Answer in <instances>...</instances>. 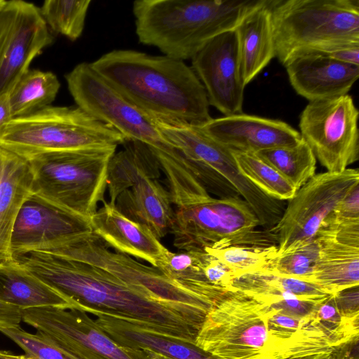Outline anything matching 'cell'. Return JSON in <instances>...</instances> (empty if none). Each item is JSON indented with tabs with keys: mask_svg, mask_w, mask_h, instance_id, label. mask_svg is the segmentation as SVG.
I'll list each match as a JSON object with an SVG mask.
<instances>
[{
	"mask_svg": "<svg viewBox=\"0 0 359 359\" xmlns=\"http://www.w3.org/2000/svg\"><path fill=\"white\" fill-rule=\"evenodd\" d=\"M196 345L217 359H299L342 344L316 316L282 313L231 290L208 312Z\"/></svg>",
	"mask_w": 359,
	"mask_h": 359,
	"instance_id": "cell-1",
	"label": "cell"
},
{
	"mask_svg": "<svg viewBox=\"0 0 359 359\" xmlns=\"http://www.w3.org/2000/svg\"><path fill=\"white\" fill-rule=\"evenodd\" d=\"M15 259L88 314L121 318L193 341L202 325L93 265L41 252H30Z\"/></svg>",
	"mask_w": 359,
	"mask_h": 359,
	"instance_id": "cell-2",
	"label": "cell"
},
{
	"mask_svg": "<svg viewBox=\"0 0 359 359\" xmlns=\"http://www.w3.org/2000/svg\"><path fill=\"white\" fill-rule=\"evenodd\" d=\"M90 65L149 114L196 126L212 118L204 86L182 60L121 49L108 52Z\"/></svg>",
	"mask_w": 359,
	"mask_h": 359,
	"instance_id": "cell-3",
	"label": "cell"
},
{
	"mask_svg": "<svg viewBox=\"0 0 359 359\" xmlns=\"http://www.w3.org/2000/svg\"><path fill=\"white\" fill-rule=\"evenodd\" d=\"M265 0H137L133 4L139 41L164 55L191 59L217 35L235 29Z\"/></svg>",
	"mask_w": 359,
	"mask_h": 359,
	"instance_id": "cell-4",
	"label": "cell"
},
{
	"mask_svg": "<svg viewBox=\"0 0 359 359\" xmlns=\"http://www.w3.org/2000/svg\"><path fill=\"white\" fill-rule=\"evenodd\" d=\"M275 57L359 44L358 0H269Z\"/></svg>",
	"mask_w": 359,
	"mask_h": 359,
	"instance_id": "cell-5",
	"label": "cell"
},
{
	"mask_svg": "<svg viewBox=\"0 0 359 359\" xmlns=\"http://www.w3.org/2000/svg\"><path fill=\"white\" fill-rule=\"evenodd\" d=\"M126 141L117 130L78 107L50 105L13 118L0 130V147L27 161L55 152L117 147Z\"/></svg>",
	"mask_w": 359,
	"mask_h": 359,
	"instance_id": "cell-6",
	"label": "cell"
},
{
	"mask_svg": "<svg viewBox=\"0 0 359 359\" xmlns=\"http://www.w3.org/2000/svg\"><path fill=\"white\" fill-rule=\"evenodd\" d=\"M39 252L104 269L147 298L176 309L201 323L219 302L187 290L167 278L157 268L109 250L104 241L93 231L46 245Z\"/></svg>",
	"mask_w": 359,
	"mask_h": 359,
	"instance_id": "cell-7",
	"label": "cell"
},
{
	"mask_svg": "<svg viewBox=\"0 0 359 359\" xmlns=\"http://www.w3.org/2000/svg\"><path fill=\"white\" fill-rule=\"evenodd\" d=\"M168 142L189 161L207 191L222 194L229 183L247 202L262 226L280 218L283 205L248 181L239 171L230 149L204 132L198 126L151 115Z\"/></svg>",
	"mask_w": 359,
	"mask_h": 359,
	"instance_id": "cell-8",
	"label": "cell"
},
{
	"mask_svg": "<svg viewBox=\"0 0 359 359\" xmlns=\"http://www.w3.org/2000/svg\"><path fill=\"white\" fill-rule=\"evenodd\" d=\"M117 147L47 154L29 161L34 194L61 209L90 218L104 201L109 163Z\"/></svg>",
	"mask_w": 359,
	"mask_h": 359,
	"instance_id": "cell-9",
	"label": "cell"
},
{
	"mask_svg": "<svg viewBox=\"0 0 359 359\" xmlns=\"http://www.w3.org/2000/svg\"><path fill=\"white\" fill-rule=\"evenodd\" d=\"M174 207L170 233L173 245L182 251L229 246H271V233L257 231L259 222L239 196H211Z\"/></svg>",
	"mask_w": 359,
	"mask_h": 359,
	"instance_id": "cell-10",
	"label": "cell"
},
{
	"mask_svg": "<svg viewBox=\"0 0 359 359\" xmlns=\"http://www.w3.org/2000/svg\"><path fill=\"white\" fill-rule=\"evenodd\" d=\"M65 79L77 107L112 127L126 141H139L151 149L172 146L152 116L126 99L90 63L77 65Z\"/></svg>",
	"mask_w": 359,
	"mask_h": 359,
	"instance_id": "cell-11",
	"label": "cell"
},
{
	"mask_svg": "<svg viewBox=\"0 0 359 359\" xmlns=\"http://www.w3.org/2000/svg\"><path fill=\"white\" fill-rule=\"evenodd\" d=\"M359 184L358 169L315 174L297 189L272 229L278 255L312 241L325 219Z\"/></svg>",
	"mask_w": 359,
	"mask_h": 359,
	"instance_id": "cell-12",
	"label": "cell"
},
{
	"mask_svg": "<svg viewBox=\"0 0 359 359\" xmlns=\"http://www.w3.org/2000/svg\"><path fill=\"white\" fill-rule=\"evenodd\" d=\"M358 116L348 94L309 102L302 111L299 133L327 171L344 170L358 160Z\"/></svg>",
	"mask_w": 359,
	"mask_h": 359,
	"instance_id": "cell-13",
	"label": "cell"
},
{
	"mask_svg": "<svg viewBox=\"0 0 359 359\" xmlns=\"http://www.w3.org/2000/svg\"><path fill=\"white\" fill-rule=\"evenodd\" d=\"M21 313L23 322L78 359H150L142 351L117 344L82 310L39 307Z\"/></svg>",
	"mask_w": 359,
	"mask_h": 359,
	"instance_id": "cell-14",
	"label": "cell"
},
{
	"mask_svg": "<svg viewBox=\"0 0 359 359\" xmlns=\"http://www.w3.org/2000/svg\"><path fill=\"white\" fill-rule=\"evenodd\" d=\"M53 39L35 4L4 1L0 8V96L11 92Z\"/></svg>",
	"mask_w": 359,
	"mask_h": 359,
	"instance_id": "cell-15",
	"label": "cell"
},
{
	"mask_svg": "<svg viewBox=\"0 0 359 359\" xmlns=\"http://www.w3.org/2000/svg\"><path fill=\"white\" fill-rule=\"evenodd\" d=\"M191 68L205 88L210 106L224 116L243 112L244 85L235 29L208 41L191 59Z\"/></svg>",
	"mask_w": 359,
	"mask_h": 359,
	"instance_id": "cell-16",
	"label": "cell"
},
{
	"mask_svg": "<svg viewBox=\"0 0 359 359\" xmlns=\"http://www.w3.org/2000/svg\"><path fill=\"white\" fill-rule=\"evenodd\" d=\"M92 231L90 218L61 209L33 193L15 219L11 255L14 259L47 244Z\"/></svg>",
	"mask_w": 359,
	"mask_h": 359,
	"instance_id": "cell-17",
	"label": "cell"
},
{
	"mask_svg": "<svg viewBox=\"0 0 359 359\" xmlns=\"http://www.w3.org/2000/svg\"><path fill=\"white\" fill-rule=\"evenodd\" d=\"M198 126L229 149L244 152L292 146L302 140L284 121L243 113L212 118Z\"/></svg>",
	"mask_w": 359,
	"mask_h": 359,
	"instance_id": "cell-18",
	"label": "cell"
},
{
	"mask_svg": "<svg viewBox=\"0 0 359 359\" xmlns=\"http://www.w3.org/2000/svg\"><path fill=\"white\" fill-rule=\"evenodd\" d=\"M230 289L294 317H304L309 313V302L320 303L330 295L313 283L266 271L236 277Z\"/></svg>",
	"mask_w": 359,
	"mask_h": 359,
	"instance_id": "cell-19",
	"label": "cell"
},
{
	"mask_svg": "<svg viewBox=\"0 0 359 359\" xmlns=\"http://www.w3.org/2000/svg\"><path fill=\"white\" fill-rule=\"evenodd\" d=\"M284 66L293 89L309 102L347 95L359 76L358 65L320 53L297 55Z\"/></svg>",
	"mask_w": 359,
	"mask_h": 359,
	"instance_id": "cell-20",
	"label": "cell"
},
{
	"mask_svg": "<svg viewBox=\"0 0 359 359\" xmlns=\"http://www.w3.org/2000/svg\"><path fill=\"white\" fill-rule=\"evenodd\" d=\"M98 327L119 345L142 351L150 359H217L195 341L101 313H93Z\"/></svg>",
	"mask_w": 359,
	"mask_h": 359,
	"instance_id": "cell-21",
	"label": "cell"
},
{
	"mask_svg": "<svg viewBox=\"0 0 359 359\" xmlns=\"http://www.w3.org/2000/svg\"><path fill=\"white\" fill-rule=\"evenodd\" d=\"M90 221L93 232L109 248L156 267L165 247L147 226L129 219L114 204L105 201Z\"/></svg>",
	"mask_w": 359,
	"mask_h": 359,
	"instance_id": "cell-22",
	"label": "cell"
},
{
	"mask_svg": "<svg viewBox=\"0 0 359 359\" xmlns=\"http://www.w3.org/2000/svg\"><path fill=\"white\" fill-rule=\"evenodd\" d=\"M114 205L129 219L147 226L159 240L170 231L173 204L169 191L157 179H140L121 192Z\"/></svg>",
	"mask_w": 359,
	"mask_h": 359,
	"instance_id": "cell-23",
	"label": "cell"
},
{
	"mask_svg": "<svg viewBox=\"0 0 359 359\" xmlns=\"http://www.w3.org/2000/svg\"><path fill=\"white\" fill-rule=\"evenodd\" d=\"M269 0L248 13L235 28L241 78L246 86L275 57Z\"/></svg>",
	"mask_w": 359,
	"mask_h": 359,
	"instance_id": "cell-24",
	"label": "cell"
},
{
	"mask_svg": "<svg viewBox=\"0 0 359 359\" xmlns=\"http://www.w3.org/2000/svg\"><path fill=\"white\" fill-rule=\"evenodd\" d=\"M0 302L21 310L39 307L78 309L72 300L14 259L0 262Z\"/></svg>",
	"mask_w": 359,
	"mask_h": 359,
	"instance_id": "cell-25",
	"label": "cell"
},
{
	"mask_svg": "<svg viewBox=\"0 0 359 359\" xmlns=\"http://www.w3.org/2000/svg\"><path fill=\"white\" fill-rule=\"evenodd\" d=\"M33 184L29 162L7 151L0 183V262L13 259L10 252L13 228L22 205L34 193Z\"/></svg>",
	"mask_w": 359,
	"mask_h": 359,
	"instance_id": "cell-26",
	"label": "cell"
},
{
	"mask_svg": "<svg viewBox=\"0 0 359 359\" xmlns=\"http://www.w3.org/2000/svg\"><path fill=\"white\" fill-rule=\"evenodd\" d=\"M315 238L319 257L309 282L330 294L359 286V246Z\"/></svg>",
	"mask_w": 359,
	"mask_h": 359,
	"instance_id": "cell-27",
	"label": "cell"
},
{
	"mask_svg": "<svg viewBox=\"0 0 359 359\" xmlns=\"http://www.w3.org/2000/svg\"><path fill=\"white\" fill-rule=\"evenodd\" d=\"M124 147L111 158L107 172V188L110 201L114 204L118 196L144 177L158 179L161 176L158 162L146 144L126 141Z\"/></svg>",
	"mask_w": 359,
	"mask_h": 359,
	"instance_id": "cell-28",
	"label": "cell"
},
{
	"mask_svg": "<svg viewBox=\"0 0 359 359\" xmlns=\"http://www.w3.org/2000/svg\"><path fill=\"white\" fill-rule=\"evenodd\" d=\"M156 268L187 290L216 302H219L231 291L212 285L206 280L201 266L198 250L176 253L165 248Z\"/></svg>",
	"mask_w": 359,
	"mask_h": 359,
	"instance_id": "cell-29",
	"label": "cell"
},
{
	"mask_svg": "<svg viewBox=\"0 0 359 359\" xmlns=\"http://www.w3.org/2000/svg\"><path fill=\"white\" fill-rule=\"evenodd\" d=\"M60 87L53 72L28 69L8 93L13 117L27 116L50 106Z\"/></svg>",
	"mask_w": 359,
	"mask_h": 359,
	"instance_id": "cell-30",
	"label": "cell"
},
{
	"mask_svg": "<svg viewBox=\"0 0 359 359\" xmlns=\"http://www.w3.org/2000/svg\"><path fill=\"white\" fill-rule=\"evenodd\" d=\"M258 157L267 163L297 189L316 173V158L307 143H299L257 151Z\"/></svg>",
	"mask_w": 359,
	"mask_h": 359,
	"instance_id": "cell-31",
	"label": "cell"
},
{
	"mask_svg": "<svg viewBox=\"0 0 359 359\" xmlns=\"http://www.w3.org/2000/svg\"><path fill=\"white\" fill-rule=\"evenodd\" d=\"M231 151L241 173L262 192L280 201L294 196L297 189L255 154Z\"/></svg>",
	"mask_w": 359,
	"mask_h": 359,
	"instance_id": "cell-32",
	"label": "cell"
},
{
	"mask_svg": "<svg viewBox=\"0 0 359 359\" xmlns=\"http://www.w3.org/2000/svg\"><path fill=\"white\" fill-rule=\"evenodd\" d=\"M90 3V0H46L39 11L52 32L75 41L83 33Z\"/></svg>",
	"mask_w": 359,
	"mask_h": 359,
	"instance_id": "cell-33",
	"label": "cell"
},
{
	"mask_svg": "<svg viewBox=\"0 0 359 359\" xmlns=\"http://www.w3.org/2000/svg\"><path fill=\"white\" fill-rule=\"evenodd\" d=\"M206 252L219 259L237 274L269 271L278 255V247L229 246L219 249L206 248Z\"/></svg>",
	"mask_w": 359,
	"mask_h": 359,
	"instance_id": "cell-34",
	"label": "cell"
},
{
	"mask_svg": "<svg viewBox=\"0 0 359 359\" xmlns=\"http://www.w3.org/2000/svg\"><path fill=\"white\" fill-rule=\"evenodd\" d=\"M319 243L315 238L302 247L278 255L269 270L266 271L310 283L319 257Z\"/></svg>",
	"mask_w": 359,
	"mask_h": 359,
	"instance_id": "cell-35",
	"label": "cell"
},
{
	"mask_svg": "<svg viewBox=\"0 0 359 359\" xmlns=\"http://www.w3.org/2000/svg\"><path fill=\"white\" fill-rule=\"evenodd\" d=\"M0 332L15 342L25 351V355L31 358L78 359L38 332L36 334H31L20 326L2 328L0 329Z\"/></svg>",
	"mask_w": 359,
	"mask_h": 359,
	"instance_id": "cell-36",
	"label": "cell"
},
{
	"mask_svg": "<svg viewBox=\"0 0 359 359\" xmlns=\"http://www.w3.org/2000/svg\"><path fill=\"white\" fill-rule=\"evenodd\" d=\"M198 255L202 271L206 280L212 285L231 290V284L237 277L236 272L204 250H198Z\"/></svg>",
	"mask_w": 359,
	"mask_h": 359,
	"instance_id": "cell-37",
	"label": "cell"
},
{
	"mask_svg": "<svg viewBox=\"0 0 359 359\" xmlns=\"http://www.w3.org/2000/svg\"><path fill=\"white\" fill-rule=\"evenodd\" d=\"M329 216L339 219H359V184L347 194Z\"/></svg>",
	"mask_w": 359,
	"mask_h": 359,
	"instance_id": "cell-38",
	"label": "cell"
},
{
	"mask_svg": "<svg viewBox=\"0 0 359 359\" xmlns=\"http://www.w3.org/2000/svg\"><path fill=\"white\" fill-rule=\"evenodd\" d=\"M320 53L339 62L359 66V44L348 45Z\"/></svg>",
	"mask_w": 359,
	"mask_h": 359,
	"instance_id": "cell-39",
	"label": "cell"
},
{
	"mask_svg": "<svg viewBox=\"0 0 359 359\" xmlns=\"http://www.w3.org/2000/svg\"><path fill=\"white\" fill-rule=\"evenodd\" d=\"M21 321V309L0 302V329L18 327Z\"/></svg>",
	"mask_w": 359,
	"mask_h": 359,
	"instance_id": "cell-40",
	"label": "cell"
},
{
	"mask_svg": "<svg viewBox=\"0 0 359 359\" xmlns=\"http://www.w3.org/2000/svg\"><path fill=\"white\" fill-rule=\"evenodd\" d=\"M9 94L0 96V130L13 118Z\"/></svg>",
	"mask_w": 359,
	"mask_h": 359,
	"instance_id": "cell-41",
	"label": "cell"
},
{
	"mask_svg": "<svg viewBox=\"0 0 359 359\" xmlns=\"http://www.w3.org/2000/svg\"><path fill=\"white\" fill-rule=\"evenodd\" d=\"M299 359H338L334 350L322 353L314 354Z\"/></svg>",
	"mask_w": 359,
	"mask_h": 359,
	"instance_id": "cell-42",
	"label": "cell"
},
{
	"mask_svg": "<svg viewBox=\"0 0 359 359\" xmlns=\"http://www.w3.org/2000/svg\"><path fill=\"white\" fill-rule=\"evenodd\" d=\"M0 359H33L25 355H15L9 351L0 350Z\"/></svg>",
	"mask_w": 359,
	"mask_h": 359,
	"instance_id": "cell-43",
	"label": "cell"
},
{
	"mask_svg": "<svg viewBox=\"0 0 359 359\" xmlns=\"http://www.w3.org/2000/svg\"><path fill=\"white\" fill-rule=\"evenodd\" d=\"M6 154H7V151L6 149L0 147V183L1 181V178H2L4 170Z\"/></svg>",
	"mask_w": 359,
	"mask_h": 359,
	"instance_id": "cell-44",
	"label": "cell"
},
{
	"mask_svg": "<svg viewBox=\"0 0 359 359\" xmlns=\"http://www.w3.org/2000/svg\"><path fill=\"white\" fill-rule=\"evenodd\" d=\"M4 2V0H0V8L3 5Z\"/></svg>",
	"mask_w": 359,
	"mask_h": 359,
	"instance_id": "cell-45",
	"label": "cell"
}]
</instances>
